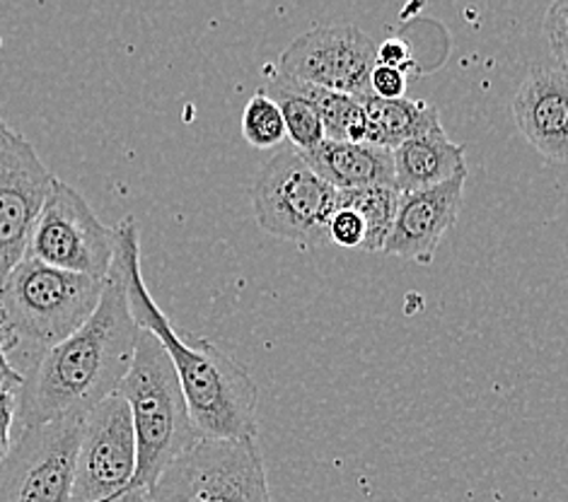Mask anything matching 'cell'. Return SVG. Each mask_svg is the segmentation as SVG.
Masks as SVG:
<instances>
[{"instance_id":"11","label":"cell","mask_w":568,"mask_h":502,"mask_svg":"<svg viewBox=\"0 0 568 502\" xmlns=\"http://www.w3.org/2000/svg\"><path fill=\"white\" fill-rule=\"evenodd\" d=\"M51 180L32 143L10 131L0 145V288L24 259Z\"/></svg>"},{"instance_id":"9","label":"cell","mask_w":568,"mask_h":502,"mask_svg":"<svg viewBox=\"0 0 568 502\" xmlns=\"http://www.w3.org/2000/svg\"><path fill=\"white\" fill-rule=\"evenodd\" d=\"M136 473V438L126 401L112 393L83 418L71 502H116Z\"/></svg>"},{"instance_id":"17","label":"cell","mask_w":568,"mask_h":502,"mask_svg":"<svg viewBox=\"0 0 568 502\" xmlns=\"http://www.w3.org/2000/svg\"><path fill=\"white\" fill-rule=\"evenodd\" d=\"M264 92L278 104L283 129H286V139L293 143V151L307 153L324 141L322 119L313 102L295 85V80L276 73Z\"/></svg>"},{"instance_id":"5","label":"cell","mask_w":568,"mask_h":502,"mask_svg":"<svg viewBox=\"0 0 568 502\" xmlns=\"http://www.w3.org/2000/svg\"><path fill=\"white\" fill-rule=\"evenodd\" d=\"M145 502H272L256 440H201L143 493Z\"/></svg>"},{"instance_id":"22","label":"cell","mask_w":568,"mask_h":502,"mask_svg":"<svg viewBox=\"0 0 568 502\" xmlns=\"http://www.w3.org/2000/svg\"><path fill=\"white\" fill-rule=\"evenodd\" d=\"M327 242L342 249H358L365 242V225L361 215L348 208H336L327 227Z\"/></svg>"},{"instance_id":"16","label":"cell","mask_w":568,"mask_h":502,"mask_svg":"<svg viewBox=\"0 0 568 502\" xmlns=\"http://www.w3.org/2000/svg\"><path fill=\"white\" fill-rule=\"evenodd\" d=\"M365 119H368V135L365 143L395 151L397 145L407 143L416 135L440 131L438 110L426 100H377L361 98Z\"/></svg>"},{"instance_id":"25","label":"cell","mask_w":568,"mask_h":502,"mask_svg":"<svg viewBox=\"0 0 568 502\" xmlns=\"http://www.w3.org/2000/svg\"><path fill=\"white\" fill-rule=\"evenodd\" d=\"M8 133H10V126L6 124L3 119H0V145H3V141L8 139Z\"/></svg>"},{"instance_id":"4","label":"cell","mask_w":568,"mask_h":502,"mask_svg":"<svg viewBox=\"0 0 568 502\" xmlns=\"http://www.w3.org/2000/svg\"><path fill=\"white\" fill-rule=\"evenodd\" d=\"M116 393L126 401L136 438V473L131 491L145 493L174 461L201 440L168 352L148 331L139 334L129 372Z\"/></svg>"},{"instance_id":"13","label":"cell","mask_w":568,"mask_h":502,"mask_svg":"<svg viewBox=\"0 0 568 502\" xmlns=\"http://www.w3.org/2000/svg\"><path fill=\"white\" fill-rule=\"evenodd\" d=\"M513 121L535 151L554 165L568 160V78L554 63L525 75L510 104Z\"/></svg>"},{"instance_id":"12","label":"cell","mask_w":568,"mask_h":502,"mask_svg":"<svg viewBox=\"0 0 568 502\" xmlns=\"http://www.w3.org/2000/svg\"><path fill=\"white\" fill-rule=\"evenodd\" d=\"M465 182L467 172L453 176L450 182L422 188V192L399 194L395 225H392L383 252L399 256L404 262L430 266L443 237L457 223Z\"/></svg>"},{"instance_id":"3","label":"cell","mask_w":568,"mask_h":502,"mask_svg":"<svg viewBox=\"0 0 568 502\" xmlns=\"http://www.w3.org/2000/svg\"><path fill=\"white\" fill-rule=\"evenodd\" d=\"M104 280L24 259L10 270L0 288L3 356H20L18 377L53 346L73 336L98 309Z\"/></svg>"},{"instance_id":"10","label":"cell","mask_w":568,"mask_h":502,"mask_svg":"<svg viewBox=\"0 0 568 502\" xmlns=\"http://www.w3.org/2000/svg\"><path fill=\"white\" fill-rule=\"evenodd\" d=\"M375 39L356 24L315 27L281 53L278 75L348 98H368V78L375 68Z\"/></svg>"},{"instance_id":"1","label":"cell","mask_w":568,"mask_h":502,"mask_svg":"<svg viewBox=\"0 0 568 502\" xmlns=\"http://www.w3.org/2000/svg\"><path fill=\"white\" fill-rule=\"evenodd\" d=\"M114 235V266L124 285L131 317L141 331L153 334L168 352L201 438L256 440L260 389L250 372L209 338L180 331L158 307L141 274V233L136 221H121Z\"/></svg>"},{"instance_id":"14","label":"cell","mask_w":568,"mask_h":502,"mask_svg":"<svg viewBox=\"0 0 568 502\" xmlns=\"http://www.w3.org/2000/svg\"><path fill=\"white\" fill-rule=\"evenodd\" d=\"M301 157L322 182L334 186L336 192H354V188L368 186H395L392 151L371 143L322 141L313 151L301 153Z\"/></svg>"},{"instance_id":"26","label":"cell","mask_w":568,"mask_h":502,"mask_svg":"<svg viewBox=\"0 0 568 502\" xmlns=\"http://www.w3.org/2000/svg\"><path fill=\"white\" fill-rule=\"evenodd\" d=\"M141 502H145V498H143V500H141Z\"/></svg>"},{"instance_id":"23","label":"cell","mask_w":568,"mask_h":502,"mask_svg":"<svg viewBox=\"0 0 568 502\" xmlns=\"http://www.w3.org/2000/svg\"><path fill=\"white\" fill-rule=\"evenodd\" d=\"M368 92L371 98L377 100H402L407 94V73L397 71L389 65H377L368 78Z\"/></svg>"},{"instance_id":"15","label":"cell","mask_w":568,"mask_h":502,"mask_svg":"<svg viewBox=\"0 0 568 502\" xmlns=\"http://www.w3.org/2000/svg\"><path fill=\"white\" fill-rule=\"evenodd\" d=\"M392 165L399 194L422 192L467 172L465 147L453 143L443 129L397 145L392 151Z\"/></svg>"},{"instance_id":"24","label":"cell","mask_w":568,"mask_h":502,"mask_svg":"<svg viewBox=\"0 0 568 502\" xmlns=\"http://www.w3.org/2000/svg\"><path fill=\"white\" fill-rule=\"evenodd\" d=\"M375 61H377V65L397 68V71H402V73H409L412 68H414L412 49L399 37H389V39H385L383 44H377Z\"/></svg>"},{"instance_id":"21","label":"cell","mask_w":568,"mask_h":502,"mask_svg":"<svg viewBox=\"0 0 568 502\" xmlns=\"http://www.w3.org/2000/svg\"><path fill=\"white\" fill-rule=\"evenodd\" d=\"M542 32L551 53V63L566 71L568 63V0H557L545 12Z\"/></svg>"},{"instance_id":"18","label":"cell","mask_w":568,"mask_h":502,"mask_svg":"<svg viewBox=\"0 0 568 502\" xmlns=\"http://www.w3.org/2000/svg\"><path fill=\"white\" fill-rule=\"evenodd\" d=\"M295 85L301 88V92L317 110L324 129V141L365 143V135H368V119H365L363 104L358 98H348V94L297 83V80Z\"/></svg>"},{"instance_id":"8","label":"cell","mask_w":568,"mask_h":502,"mask_svg":"<svg viewBox=\"0 0 568 502\" xmlns=\"http://www.w3.org/2000/svg\"><path fill=\"white\" fill-rule=\"evenodd\" d=\"M83 418L16 432L0 457V502H71Z\"/></svg>"},{"instance_id":"20","label":"cell","mask_w":568,"mask_h":502,"mask_svg":"<svg viewBox=\"0 0 568 502\" xmlns=\"http://www.w3.org/2000/svg\"><path fill=\"white\" fill-rule=\"evenodd\" d=\"M242 135L256 151H272L286 141L278 104L264 90H256L242 114Z\"/></svg>"},{"instance_id":"6","label":"cell","mask_w":568,"mask_h":502,"mask_svg":"<svg viewBox=\"0 0 568 502\" xmlns=\"http://www.w3.org/2000/svg\"><path fill=\"white\" fill-rule=\"evenodd\" d=\"M256 225L272 237L315 249L327 242L339 192L307 167L297 151H283L262 167L252 186Z\"/></svg>"},{"instance_id":"2","label":"cell","mask_w":568,"mask_h":502,"mask_svg":"<svg viewBox=\"0 0 568 502\" xmlns=\"http://www.w3.org/2000/svg\"><path fill=\"white\" fill-rule=\"evenodd\" d=\"M139 334L141 329L131 317L124 285L112 262L92 317L20 377L12 409L16 428L22 430L71 416L83 418L116 393L129 372Z\"/></svg>"},{"instance_id":"7","label":"cell","mask_w":568,"mask_h":502,"mask_svg":"<svg viewBox=\"0 0 568 502\" xmlns=\"http://www.w3.org/2000/svg\"><path fill=\"white\" fill-rule=\"evenodd\" d=\"M114 252V227H106L98 218L83 194L53 176L27 244V259L106 280Z\"/></svg>"},{"instance_id":"19","label":"cell","mask_w":568,"mask_h":502,"mask_svg":"<svg viewBox=\"0 0 568 502\" xmlns=\"http://www.w3.org/2000/svg\"><path fill=\"white\" fill-rule=\"evenodd\" d=\"M399 206V192L395 186H368L354 192H339V208L361 215L365 225V252H383L385 242L395 225Z\"/></svg>"}]
</instances>
